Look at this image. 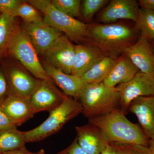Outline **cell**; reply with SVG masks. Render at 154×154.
Masks as SVG:
<instances>
[{
	"label": "cell",
	"mask_w": 154,
	"mask_h": 154,
	"mask_svg": "<svg viewBox=\"0 0 154 154\" xmlns=\"http://www.w3.org/2000/svg\"><path fill=\"white\" fill-rule=\"evenodd\" d=\"M88 120L101 129L110 143L149 146V139L141 128L130 121L119 108Z\"/></svg>",
	"instance_id": "obj_1"
},
{
	"label": "cell",
	"mask_w": 154,
	"mask_h": 154,
	"mask_svg": "<svg viewBox=\"0 0 154 154\" xmlns=\"http://www.w3.org/2000/svg\"><path fill=\"white\" fill-rule=\"evenodd\" d=\"M137 30L119 23L96 24L89 26V36L95 45L107 56L115 59L125 48L134 43Z\"/></svg>",
	"instance_id": "obj_2"
},
{
	"label": "cell",
	"mask_w": 154,
	"mask_h": 154,
	"mask_svg": "<svg viewBox=\"0 0 154 154\" xmlns=\"http://www.w3.org/2000/svg\"><path fill=\"white\" fill-rule=\"evenodd\" d=\"M79 99L82 113L88 119L119 108V96L115 87H107L103 82L86 84Z\"/></svg>",
	"instance_id": "obj_3"
},
{
	"label": "cell",
	"mask_w": 154,
	"mask_h": 154,
	"mask_svg": "<svg viewBox=\"0 0 154 154\" xmlns=\"http://www.w3.org/2000/svg\"><path fill=\"white\" fill-rule=\"evenodd\" d=\"M82 112V107L79 100L67 96L60 106L49 112V116L41 124L24 131L26 143L39 141L54 134Z\"/></svg>",
	"instance_id": "obj_4"
},
{
	"label": "cell",
	"mask_w": 154,
	"mask_h": 154,
	"mask_svg": "<svg viewBox=\"0 0 154 154\" xmlns=\"http://www.w3.org/2000/svg\"><path fill=\"white\" fill-rule=\"evenodd\" d=\"M27 2L44 15L45 23L57 29L70 40L80 41L89 36V26L85 23L62 13L48 0H29Z\"/></svg>",
	"instance_id": "obj_5"
},
{
	"label": "cell",
	"mask_w": 154,
	"mask_h": 154,
	"mask_svg": "<svg viewBox=\"0 0 154 154\" xmlns=\"http://www.w3.org/2000/svg\"><path fill=\"white\" fill-rule=\"evenodd\" d=\"M8 50L36 78L53 82L39 61L32 42L23 29H18Z\"/></svg>",
	"instance_id": "obj_6"
},
{
	"label": "cell",
	"mask_w": 154,
	"mask_h": 154,
	"mask_svg": "<svg viewBox=\"0 0 154 154\" xmlns=\"http://www.w3.org/2000/svg\"><path fill=\"white\" fill-rule=\"evenodd\" d=\"M115 88L119 96V110L125 115L135 99L154 96V75L138 71L128 82Z\"/></svg>",
	"instance_id": "obj_7"
},
{
	"label": "cell",
	"mask_w": 154,
	"mask_h": 154,
	"mask_svg": "<svg viewBox=\"0 0 154 154\" xmlns=\"http://www.w3.org/2000/svg\"><path fill=\"white\" fill-rule=\"evenodd\" d=\"M68 96L62 94L47 80H41L38 87L29 97L34 113L52 111L60 106Z\"/></svg>",
	"instance_id": "obj_8"
},
{
	"label": "cell",
	"mask_w": 154,
	"mask_h": 154,
	"mask_svg": "<svg viewBox=\"0 0 154 154\" xmlns=\"http://www.w3.org/2000/svg\"><path fill=\"white\" fill-rule=\"evenodd\" d=\"M75 45L66 35H61L44 54L47 63L68 74H71Z\"/></svg>",
	"instance_id": "obj_9"
},
{
	"label": "cell",
	"mask_w": 154,
	"mask_h": 154,
	"mask_svg": "<svg viewBox=\"0 0 154 154\" xmlns=\"http://www.w3.org/2000/svg\"><path fill=\"white\" fill-rule=\"evenodd\" d=\"M122 54L129 58L139 71L154 75V53L147 38L140 36L135 42L125 48Z\"/></svg>",
	"instance_id": "obj_10"
},
{
	"label": "cell",
	"mask_w": 154,
	"mask_h": 154,
	"mask_svg": "<svg viewBox=\"0 0 154 154\" xmlns=\"http://www.w3.org/2000/svg\"><path fill=\"white\" fill-rule=\"evenodd\" d=\"M140 9L136 0H112L99 14L98 19L103 24H112L119 19H128L135 23Z\"/></svg>",
	"instance_id": "obj_11"
},
{
	"label": "cell",
	"mask_w": 154,
	"mask_h": 154,
	"mask_svg": "<svg viewBox=\"0 0 154 154\" xmlns=\"http://www.w3.org/2000/svg\"><path fill=\"white\" fill-rule=\"evenodd\" d=\"M23 29L28 34L38 53L44 54L50 46L62 35V33L44 21L35 23H25Z\"/></svg>",
	"instance_id": "obj_12"
},
{
	"label": "cell",
	"mask_w": 154,
	"mask_h": 154,
	"mask_svg": "<svg viewBox=\"0 0 154 154\" xmlns=\"http://www.w3.org/2000/svg\"><path fill=\"white\" fill-rule=\"evenodd\" d=\"M79 145L88 154H101L109 143L101 129L90 124L76 126Z\"/></svg>",
	"instance_id": "obj_13"
},
{
	"label": "cell",
	"mask_w": 154,
	"mask_h": 154,
	"mask_svg": "<svg viewBox=\"0 0 154 154\" xmlns=\"http://www.w3.org/2000/svg\"><path fill=\"white\" fill-rule=\"evenodd\" d=\"M0 109L16 126H20L35 114L30 98L10 94L0 105Z\"/></svg>",
	"instance_id": "obj_14"
},
{
	"label": "cell",
	"mask_w": 154,
	"mask_h": 154,
	"mask_svg": "<svg viewBox=\"0 0 154 154\" xmlns=\"http://www.w3.org/2000/svg\"><path fill=\"white\" fill-rule=\"evenodd\" d=\"M128 111L136 116L149 140H154V95L135 99L131 103Z\"/></svg>",
	"instance_id": "obj_15"
},
{
	"label": "cell",
	"mask_w": 154,
	"mask_h": 154,
	"mask_svg": "<svg viewBox=\"0 0 154 154\" xmlns=\"http://www.w3.org/2000/svg\"><path fill=\"white\" fill-rule=\"evenodd\" d=\"M107 55L95 45H75L71 74L82 77L95 64Z\"/></svg>",
	"instance_id": "obj_16"
},
{
	"label": "cell",
	"mask_w": 154,
	"mask_h": 154,
	"mask_svg": "<svg viewBox=\"0 0 154 154\" xmlns=\"http://www.w3.org/2000/svg\"><path fill=\"white\" fill-rule=\"evenodd\" d=\"M42 64L53 82L57 84L66 96L77 100L79 99L80 94L87 84L82 77L65 73L47 62L43 63Z\"/></svg>",
	"instance_id": "obj_17"
},
{
	"label": "cell",
	"mask_w": 154,
	"mask_h": 154,
	"mask_svg": "<svg viewBox=\"0 0 154 154\" xmlns=\"http://www.w3.org/2000/svg\"><path fill=\"white\" fill-rule=\"evenodd\" d=\"M11 94L29 98L38 87L41 80L31 76L22 69L12 68L8 74Z\"/></svg>",
	"instance_id": "obj_18"
},
{
	"label": "cell",
	"mask_w": 154,
	"mask_h": 154,
	"mask_svg": "<svg viewBox=\"0 0 154 154\" xmlns=\"http://www.w3.org/2000/svg\"><path fill=\"white\" fill-rule=\"evenodd\" d=\"M139 71L129 58L123 54L116 59L110 72L103 83L108 87H116L128 82Z\"/></svg>",
	"instance_id": "obj_19"
},
{
	"label": "cell",
	"mask_w": 154,
	"mask_h": 154,
	"mask_svg": "<svg viewBox=\"0 0 154 154\" xmlns=\"http://www.w3.org/2000/svg\"><path fill=\"white\" fill-rule=\"evenodd\" d=\"M116 59L106 56L95 64L82 76L86 84L103 82L115 63Z\"/></svg>",
	"instance_id": "obj_20"
},
{
	"label": "cell",
	"mask_w": 154,
	"mask_h": 154,
	"mask_svg": "<svg viewBox=\"0 0 154 154\" xmlns=\"http://www.w3.org/2000/svg\"><path fill=\"white\" fill-rule=\"evenodd\" d=\"M18 29L15 17L5 14L0 15V57L8 50Z\"/></svg>",
	"instance_id": "obj_21"
},
{
	"label": "cell",
	"mask_w": 154,
	"mask_h": 154,
	"mask_svg": "<svg viewBox=\"0 0 154 154\" xmlns=\"http://www.w3.org/2000/svg\"><path fill=\"white\" fill-rule=\"evenodd\" d=\"M26 143L24 131L17 128L0 131V153L20 148Z\"/></svg>",
	"instance_id": "obj_22"
},
{
	"label": "cell",
	"mask_w": 154,
	"mask_h": 154,
	"mask_svg": "<svg viewBox=\"0 0 154 154\" xmlns=\"http://www.w3.org/2000/svg\"><path fill=\"white\" fill-rule=\"evenodd\" d=\"M136 29L140 33V36L154 41V11L141 8L135 22Z\"/></svg>",
	"instance_id": "obj_23"
},
{
	"label": "cell",
	"mask_w": 154,
	"mask_h": 154,
	"mask_svg": "<svg viewBox=\"0 0 154 154\" xmlns=\"http://www.w3.org/2000/svg\"><path fill=\"white\" fill-rule=\"evenodd\" d=\"M36 8L30 4L22 1L15 11L13 17H21L25 23H35L42 22L43 19Z\"/></svg>",
	"instance_id": "obj_24"
},
{
	"label": "cell",
	"mask_w": 154,
	"mask_h": 154,
	"mask_svg": "<svg viewBox=\"0 0 154 154\" xmlns=\"http://www.w3.org/2000/svg\"><path fill=\"white\" fill-rule=\"evenodd\" d=\"M51 2L56 8L69 17L75 19L80 16L82 1L80 0H52Z\"/></svg>",
	"instance_id": "obj_25"
},
{
	"label": "cell",
	"mask_w": 154,
	"mask_h": 154,
	"mask_svg": "<svg viewBox=\"0 0 154 154\" xmlns=\"http://www.w3.org/2000/svg\"><path fill=\"white\" fill-rule=\"evenodd\" d=\"M109 1L107 0H84L81 3V14L86 21H90L95 14Z\"/></svg>",
	"instance_id": "obj_26"
},
{
	"label": "cell",
	"mask_w": 154,
	"mask_h": 154,
	"mask_svg": "<svg viewBox=\"0 0 154 154\" xmlns=\"http://www.w3.org/2000/svg\"><path fill=\"white\" fill-rule=\"evenodd\" d=\"M131 145L109 143L101 154H130Z\"/></svg>",
	"instance_id": "obj_27"
},
{
	"label": "cell",
	"mask_w": 154,
	"mask_h": 154,
	"mask_svg": "<svg viewBox=\"0 0 154 154\" xmlns=\"http://www.w3.org/2000/svg\"><path fill=\"white\" fill-rule=\"evenodd\" d=\"M22 2L19 0H0V13L13 17L15 11Z\"/></svg>",
	"instance_id": "obj_28"
},
{
	"label": "cell",
	"mask_w": 154,
	"mask_h": 154,
	"mask_svg": "<svg viewBox=\"0 0 154 154\" xmlns=\"http://www.w3.org/2000/svg\"><path fill=\"white\" fill-rule=\"evenodd\" d=\"M11 94L8 79L0 69V105Z\"/></svg>",
	"instance_id": "obj_29"
},
{
	"label": "cell",
	"mask_w": 154,
	"mask_h": 154,
	"mask_svg": "<svg viewBox=\"0 0 154 154\" xmlns=\"http://www.w3.org/2000/svg\"><path fill=\"white\" fill-rule=\"evenodd\" d=\"M57 154H88L79 145L77 138L73 141L71 144Z\"/></svg>",
	"instance_id": "obj_30"
},
{
	"label": "cell",
	"mask_w": 154,
	"mask_h": 154,
	"mask_svg": "<svg viewBox=\"0 0 154 154\" xmlns=\"http://www.w3.org/2000/svg\"><path fill=\"white\" fill-rule=\"evenodd\" d=\"M5 113L0 109V131L17 128Z\"/></svg>",
	"instance_id": "obj_31"
},
{
	"label": "cell",
	"mask_w": 154,
	"mask_h": 154,
	"mask_svg": "<svg viewBox=\"0 0 154 154\" xmlns=\"http://www.w3.org/2000/svg\"><path fill=\"white\" fill-rule=\"evenodd\" d=\"M130 154H153L148 146L131 145Z\"/></svg>",
	"instance_id": "obj_32"
},
{
	"label": "cell",
	"mask_w": 154,
	"mask_h": 154,
	"mask_svg": "<svg viewBox=\"0 0 154 154\" xmlns=\"http://www.w3.org/2000/svg\"><path fill=\"white\" fill-rule=\"evenodd\" d=\"M138 2L141 8L154 11V0H139Z\"/></svg>",
	"instance_id": "obj_33"
},
{
	"label": "cell",
	"mask_w": 154,
	"mask_h": 154,
	"mask_svg": "<svg viewBox=\"0 0 154 154\" xmlns=\"http://www.w3.org/2000/svg\"><path fill=\"white\" fill-rule=\"evenodd\" d=\"M36 153H33L28 150L25 147V146L20 148L10 151L5 152L0 154H35Z\"/></svg>",
	"instance_id": "obj_34"
},
{
	"label": "cell",
	"mask_w": 154,
	"mask_h": 154,
	"mask_svg": "<svg viewBox=\"0 0 154 154\" xmlns=\"http://www.w3.org/2000/svg\"><path fill=\"white\" fill-rule=\"evenodd\" d=\"M148 147L152 153L154 154V140H150Z\"/></svg>",
	"instance_id": "obj_35"
},
{
	"label": "cell",
	"mask_w": 154,
	"mask_h": 154,
	"mask_svg": "<svg viewBox=\"0 0 154 154\" xmlns=\"http://www.w3.org/2000/svg\"><path fill=\"white\" fill-rule=\"evenodd\" d=\"M35 154H45V150L43 149H41V150L37 152Z\"/></svg>",
	"instance_id": "obj_36"
},
{
	"label": "cell",
	"mask_w": 154,
	"mask_h": 154,
	"mask_svg": "<svg viewBox=\"0 0 154 154\" xmlns=\"http://www.w3.org/2000/svg\"><path fill=\"white\" fill-rule=\"evenodd\" d=\"M153 44L152 45V48H153V52L154 53V41H153Z\"/></svg>",
	"instance_id": "obj_37"
}]
</instances>
